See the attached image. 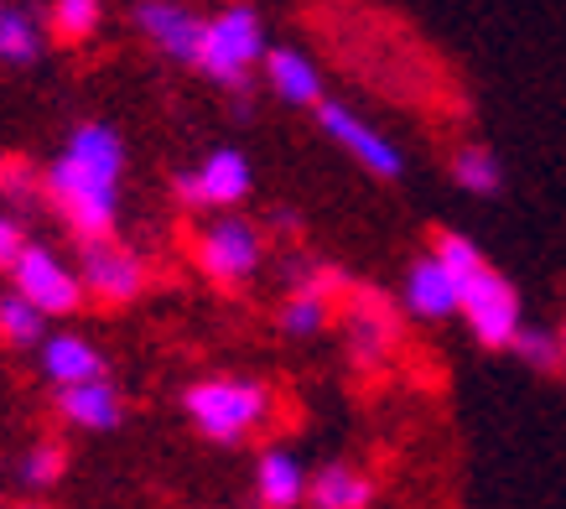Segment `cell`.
I'll use <instances>...</instances> for the list:
<instances>
[{"label":"cell","mask_w":566,"mask_h":509,"mask_svg":"<svg viewBox=\"0 0 566 509\" xmlns=\"http://www.w3.org/2000/svg\"><path fill=\"white\" fill-rule=\"evenodd\" d=\"M17 509H48V505H42V499H27V505H17Z\"/></svg>","instance_id":"cell-30"},{"label":"cell","mask_w":566,"mask_h":509,"mask_svg":"<svg viewBox=\"0 0 566 509\" xmlns=\"http://www.w3.org/2000/svg\"><path fill=\"white\" fill-rule=\"evenodd\" d=\"M63 474H69V447L57 437H36L32 447H21V458L11 463V478H17V489L27 494V499L52 494L63 484Z\"/></svg>","instance_id":"cell-21"},{"label":"cell","mask_w":566,"mask_h":509,"mask_svg":"<svg viewBox=\"0 0 566 509\" xmlns=\"http://www.w3.org/2000/svg\"><path fill=\"white\" fill-rule=\"evenodd\" d=\"M73 266H78V281H84V297L99 307H130L151 287V260L115 235L78 239V260Z\"/></svg>","instance_id":"cell-8"},{"label":"cell","mask_w":566,"mask_h":509,"mask_svg":"<svg viewBox=\"0 0 566 509\" xmlns=\"http://www.w3.org/2000/svg\"><path fill=\"white\" fill-rule=\"evenodd\" d=\"M52 411L57 422L73 426V432H88V437H109L125 426V391L99 374V380H84V385H63L52 391Z\"/></svg>","instance_id":"cell-14"},{"label":"cell","mask_w":566,"mask_h":509,"mask_svg":"<svg viewBox=\"0 0 566 509\" xmlns=\"http://www.w3.org/2000/svg\"><path fill=\"white\" fill-rule=\"evenodd\" d=\"M379 484L364 474L359 463L333 458L323 468H312L307 478V505L302 509H375Z\"/></svg>","instance_id":"cell-18"},{"label":"cell","mask_w":566,"mask_h":509,"mask_svg":"<svg viewBox=\"0 0 566 509\" xmlns=\"http://www.w3.org/2000/svg\"><path fill=\"white\" fill-rule=\"evenodd\" d=\"M395 302L411 323H447L458 318V302H463V281L447 271L431 250L411 254L406 271H400V287H395Z\"/></svg>","instance_id":"cell-13"},{"label":"cell","mask_w":566,"mask_h":509,"mask_svg":"<svg viewBox=\"0 0 566 509\" xmlns=\"http://www.w3.org/2000/svg\"><path fill=\"white\" fill-rule=\"evenodd\" d=\"M312 120H317V131H323L364 177H375V183H400V177H406V152L395 146V136L379 131L375 120H364L354 104L323 100L312 110Z\"/></svg>","instance_id":"cell-9"},{"label":"cell","mask_w":566,"mask_h":509,"mask_svg":"<svg viewBox=\"0 0 566 509\" xmlns=\"http://www.w3.org/2000/svg\"><path fill=\"white\" fill-rule=\"evenodd\" d=\"M333 328H338V339H344V359H348V364H354V370H364V374H375V370H385V364L395 359V349H400L406 312H400V302H395L390 291L348 287L344 302H338Z\"/></svg>","instance_id":"cell-5"},{"label":"cell","mask_w":566,"mask_h":509,"mask_svg":"<svg viewBox=\"0 0 566 509\" xmlns=\"http://www.w3.org/2000/svg\"><path fill=\"white\" fill-rule=\"evenodd\" d=\"M125 136L109 120H78L42 172V204L57 208L73 239L115 235L125 204Z\"/></svg>","instance_id":"cell-1"},{"label":"cell","mask_w":566,"mask_h":509,"mask_svg":"<svg viewBox=\"0 0 566 509\" xmlns=\"http://www.w3.org/2000/svg\"><path fill=\"white\" fill-rule=\"evenodd\" d=\"M271 229H275V235H292V229H296V214H292V208H275V214H271Z\"/></svg>","instance_id":"cell-28"},{"label":"cell","mask_w":566,"mask_h":509,"mask_svg":"<svg viewBox=\"0 0 566 509\" xmlns=\"http://www.w3.org/2000/svg\"><path fill=\"white\" fill-rule=\"evenodd\" d=\"M255 193V167L240 146H213L198 167H182L172 177V198L188 214H234Z\"/></svg>","instance_id":"cell-10"},{"label":"cell","mask_w":566,"mask_h":509,"mask_svg":"<svg viewBox=\"0 0 566 509\" xmlns=\"http://www.w3.org/2000/svg\"><path fill=\"white\" fill-rule=\"evenodd\" d=\"M182 416L213 447H244L275 422V385L260 374H203L182 391Z\"/></svg>","instance_id":"cell-2"},{"label":"cell","mask_w":566,"mask_h":509,"mask_svg":"<svg viewBox=\"0 0 566 509\" xmlns=\"http://www.w3.org/2000/svg\"><path fill=\"white\" fill-rule=\"evenodd\" d=\"M42 204V172H32L27 162H0V208L27 214Z\"/></svg>","instance_id":"cell-25"},{"label":"cell","mask_w":566,"mask_h":509,"mask_svg":"<svg viewBox=\"0 0 566 509\" xmlns=\"http://www.w3.org/2000/svg\"><path fill=\"white\" fill-rule=\"evenodd\" d=\"M265 48H271L265 17L250 0H229L213 17H203V42H198V63L192 69L203 73L208 84L244 94L250 79L260 73V63H265Z\"/></svg>","instance_id":"cell-3"},{"label":"cell","mask_w":566,"mask_h":509,"mask_svg":"<svg viewBox=\"0 0 566 509\" xmlns=\"http://www.w3.org/2000/svg\"><path fill=\"white\" fill-rule=\"evenodd\" d=\"M36 374L48 380L52 391H63V385H84V380L109 374V359L88 333H73V328L52 333L48 328V339L36 343Z\"/></svg>","instance_id":"cell-16"},{"label":"cell","mask_w":566,"mask_h":509,"mask_svg":"<svg viewBox=\"0 0 566 509\" xmlns=\"http://www.w3.org/2000/svg\"><path fill=\"white\" fill-rule=\"evenodd\" d=\"M48 52V17H36L21 0H0V63L6 69H32Z\"/></svg>","instance_id":"cell-19"},{"label":"cell","mask_w":566,"mask_h":509,"mask_svg":"<svg viewBox=\"0 0 566 509\" xmlns=\"http://www.w3.org/2000/svg\"><path fill=\"white\" fill-rule=\"evenodd\" d=\"M447 177H452V187L468 193V198H499V193H504V162H499V152L489 141H463V146H452Z\"/></svg>","instance_id":"cell-20"},{"label":"cell","mask_w":566,"mask_h":509,"mask_svg":"<svg viewBox=\"0 0 566 509\" xmlns=\"http://www.w3.org/2000/svg\"><path fill=\"white\" fill-rule=\"evenodd\" d=\"M307 478L312 468L302 463L296 447H260L255 468H250V494H255V509H302L307 505Z\"/></svg>","instance_id":"cell-17"},{"label":"cell","mask_w":566,"mask_h":509,"mask_svg":"<svg viewBox=\"0 0 566 509\" xmlns=\"http://www.w3.org/2000/svg\"><path fill=\"white\" fill-rule=\"evenodd\" d=\"M348 287H354L348 271L327 266V260H312V254H296L286 266V297L275 307V328L292 343L323 339L333 318H338V302H344Z\"/></svg>","instance_id":"cell-6"},{"label":"cell","mask_w":566,"mask_h":509,"mask_svg":"<svg viewBox=\"0 0 566 509\" xmlns=\"http://www.w3.org/2000/svg\"><path fill=\"white\" fill-rule=\"evenodd\" d=\"M427 250L437 254V260H442V266H447L452 276H458V281H463V276H473V271L483 266V260H489V254H483L479 245H473V239L463 235V229H437Z\"/></svg>","instance_id":"cell-26"},{"label":"cell","mask_w":566,"mask_h":509,"mask_svg":"<svg viewBox=\"0 0 566 509\" xmlns=\"http://www.w3.org/2000/svg\"><path fill=\"white\" fill-rule=\"evenodd\" d=\"M510 354H515L525 370H535V374H562V333H556V328L525 323L515 333V343H510Z\"/></svg>","instance_id":"cell-24"},{"label":"cell","mask_w":566,"mask_h":509,"mask_svg":"<svg viewBox=\"0 0 566 509\" xmlns=\"http://www.w3.org/2000/svg\"><path fill=\"white\" fill-rule=\"evenodd\" d=\"M556 333H562V374H566V323L556 328Z\"/></svg>","instance_id":"cell-29"},{"label":"cell","mask_w":566,"mask_h":509,"mask_svg":"<svg viewBox=\"0 0 566 509\" xmlns=\"http://www.w3.org/2000/svg\"><path fill=\"white\" fill-rule=\"evenodd\" d=\"M21 245H27V235H21V214L0 208V266H11Z\"/></svg>","instance_id":"cell-27"},{"label":"cell","mask_w":566,"mask_h":509,"mask_svg":"<svg viewBox=\"0 0 566 509\" xmlns=\"http://www.w3.org/2000/svg\"><path fill=\"white\" fill-rule=\"evenodd\" d=\"M458 318L468 323V333H473L479 349H489V354H510L515 333L525 328V302H520L515 281L483 260L473 276H463V302H458Z\"/></svg>","instance_id":"cell-7"},{"label":"cell","mask_w":566,"mask_h":509,"mask_svg":"<svg viewBox=\"0 0 566 509\" xmlns=\"http://www.w3.org/2000/svg\"><path fill=\"white\" fill-rule=\"evenodd\" d=\"M271 260V235L260 229L255 219H244L240 208L234 214H213V219L192 235V266L203 281L223 291H240L250 287Z\"/></svg>","instance_id":"cell-4"},{"label":"cell","mask_w":566,"mask_h":509,"mask_svg":"<svg viewBox=\"0 0 566 509\" xmlns=\"http://www.w3.org/2000/svg\"><path fill=\"white\" fill-rule=\"evenodd\" d=\"M130 27L140 32V42L167 58L192 69L198 63V42H203V11H192L188 0H136L130 6Z\"/></svg>","instance_id":"cell-12"},{"label":"cell","mask_w":566,"mask_h":509,"mask_svg":"<svg viewBox=\"0 0 566 509\" xmlns=\"http://www.w3.org/2000/svg\"><path fill=\"white\" fill-rule=\"evenodd\" d=\"M260 79L271 89V100H281L286 110H317L327 100V79L317 69V58L292 42L281 48H265V63H260Z\"/></svg>","instance_id":"cell-15"},{"label":"cell","mask_w":566,"mask_h":509,"mask_svg":"<svg viewBox=\"0 0 566 509\" xmlns=\"http://www.w3.org/2000/svg\"><path fill=\"white\" fill-rule=\"evenodd\" d=\"M6 271H11V291H21V297L32 307H42L48 318H73V312L88 302L84 281H78V266H73L63 250L42 245V239H27Z\"/></svg>","instance_id":"cell-11"},{"label":"cell","mask_w":566,"mask_h":509,"mask_svg":"<svg viewBox=\"0 0 566 509\" xmlns=\"http://www.w3.org/2000/svg\"><path fill=\"white\" fill-rule=\"evenodd\" d=\"M104 27V0H52L48 6V37L63 48H84Z\"/></svg>","instance_id":"cell-23"},{"label":"cell","mask_w":566,"mask_h":509,"mask_svg":"<svg viewBox=\"0 0 566 509\" xmlns=\"http://www.w3.org/2000/svg\"><path fill=\"white\" fill-rule=\"evenodd\" d=\"M52 318L42 307H32L21 291H0V349H36V343L48 339Z\"/></svg>","instance_id":"cell-22"}]
</instances>
